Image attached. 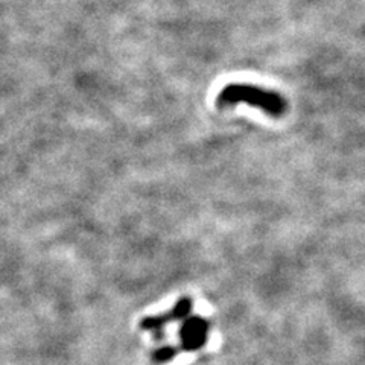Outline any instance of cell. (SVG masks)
<instances>
[{"label":"cell","instance_id":"4","mask_svg":"<svg viewBox=\"0 0 365 365\" xmlns=\"http://www.w3.org/2000/svg\"><path fill=\"white\" fill-rule=\"evenodd\" d=\"M177 353H178V349H175L173 346H162L153 351L151 359L157 365H163V364H168L173 361L177 356Z\"/></svg>","mask_w":365,"mask_h":365},{"label":"cell","instance_id":"2","mask_svg":"<svg viewBox=\"0 0 365 365\" xmlns=\"http://www.w3.org/2000/svg\"><path fill=\"white\" fill-rule=\"evenodd\" d=\"M192 314V300L189 297H182L177 302V304L173 307V311H169L162 315H153V317H146L142 319L140 327L142 330H148L151 332L154 339L157 342L163 341L165 338V327L169 323H175V322H185L186 318H189Z\"/></svg>","mask_w":365,"mask_h":365},{"label":"cell","instance_id":"3","mask_svg":"<svg viewBox=\"0 0 365 365\" xmlns=\"http://www.w3.org/2000/svg\"><path fill=\"white\" fill-rule=\"evenodd\" d=\"M210 323L200 315H190L178 330L180 347L185 351H197L207 344Z\"/></svg>","mask_w":365,"mask_h":365},{"label":"cell","instance_id":"1","mask_svg":"<svg viewBox=\"0 0 365 365\" xmlns=\"http://www.w3.org/2000/svg\"><path fill=\"white\" fill-rule=\"evenodd\" d=\"M216 104L220 107H233L236 104H247L257 107L272 118H280L287 113V101L276 91L260 88L253 84L233 83L225 86L220 93Z\"/></svg>","mask_w":365,"mask_h":365}]
</instances>
